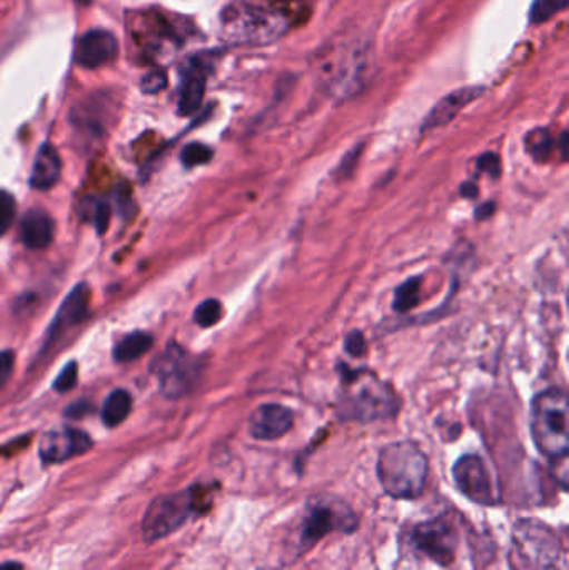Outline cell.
<instances>
[{
    "label": "cell",
    "mask_w": 569,
    "mask_h": 570,
    "mask_svg": "<svg viewBox=\"0 0 569 570\" xmlns=\"http://www.w3.org/2000/svg\"><path fill=\"white\" fill-rule=\"evenodd\" d=\"M204 92H206V76L203 70L190 69L180 87L179 102H177L180 116H193L197 112L203 104Z\"/></svg>",
    "instance_id": "obj_17"
},
{
    "label": "cell",
    "mask_w": 569,
    "mask_h": 570,
    "mask_svg": "<svg viewBox=\"0 0 569 570\" xmlns=\"http://www.w3.org/2000/svg\"><path fill=\"white\" fill-rule=\"evenodd\" d=\"M494 213V204H483V206L480 207V209L477 210V214L474 216L478 217V219L483 220L488 219V217L491 216V214Z\"/></svg>",
    "instance_id": "obj_33"
},
{
    "label": "cell",
    "mask_w": 569,
    "mask_h": 570,
    "mask_svg": "<svg viewBox=\"0 0 569 570\" xmlns=\"http://www.w3.org/2000/svg\"><path fill=\"white\" fill-rule=\"evenodd\" d=\"M337 414L343 421L374 422L393 419L400 412V399L390 384L366 368L343 367Z\"/></svg>",
    "instance_id": "obj_1"
},
{
    "label": "cell",
    "mask_w": 569,
    "mask_h": 570,
    "mask_svg": "<svg viewBox=\"0 0 569 570\" xmlns=\"http://www.w3.org/2000/svg\"><path fill=\"white\" fill-rule=\"evenodd\" d=\"M569 0H534L531 6V22L543 23L567 9Z\"/></svg>",
    "instance_id": "obj_22"
},
{
    "label": "cell",
    "mask_w": 569,
    "mask_h": 570,
    "mask_svg": "<svg viewBox=\"0 0 569 570\" xmlns=\"http://www.w3.org/2000/svg\"><path fill=\"white\" fill-rule=\"evenodd\" d=\"M453 479L461 494L480 505H493L498 502L497 492L491 484L490 472L483 459L474 454L458 459L453 468Z\"/></svg>",
    "instance_id": "obj_9"
},
{
    "label": "cell",
    "mask_w": 569,
    "mask_h": 570,
    "mask_svg": "<svg viewBox=\"0 0 569 570\" xmlns=\"http://www.w3.org/2000/svg\"><path fill=\"white\" fill-rule=\"evenodd\" d=\"M119 56V42L109 30L94 29L77 42L76 60L84 69H99Z\"/></svg>",
    "instance_id": "obj_11"
},
{
    "label": "cell",
    "mask_w": 569,
    "mask_h": 570,
    "mask_svg": "<svg viewBox=\"0 0 569 570\" xmlns=\"http://www.w3.org/2000/svg\"><path fill=\"white\" fill-rule=\"evenodd\" d=\"M130 411H133V397H130L129 392L117 389L107 397L106 404H104V424L107 428H117L129 417Z\"/></svg>",
    "instance_id": "obj_19"
},
{
    "label": "cell",
    "mask_w": 569,
    "mask_h": 570,
    "mask_svg": "<svg viewBox=\"0 0 569 570\" xmlns=\"http://www.w3.org/2000/svg\"><path fill=\"white\" fill-rule=\"evenodd\" d=\"M153 347V337L146 332H133L126 335L119 344L114 348V358L120 364L137 361V358L146 355L149 348Z\"/></svg>",
    "instance_id": "obj_18"
},
{
    "label": "cell",
    "mask_w": 569,
    "mask_h": 570,
    "mask_svg": "<svg viewBox=\"0 0 569 570\" xmlns=\"http://www.w3.org/2000/svg\"><path fill=\"white\" fill-rule=\"evenodd\" d=\"M223 317V305L216 298H207L194 312V321L200 327H213Z\"/></svg>",
    "instance_id": "obj_23"
},
{
    "label": "cell",
    "mask_w": 569,
    "mask_h": 570,
    "mask_svg": "<svg viewBox=\"0 0 569 570\" xmlns=\"http://www.w3.org/2000/svg\"><path fill=\"white\" fill-rule=\"evenodd\" d=\"M20 239L29 249H46L53 239V223L49 214L33 209L20 223Z\"/></svg>",
    "instance_id": "obj_16"
},
{
    "label": "cell",
    "mask_w": 569,
    "mask_h": 570,
    "mask_svg": "<svg viewBox=\"0 0 569 570\" xmlns=\"http://www.w3.org/2000/svg\"><path fill=\"white\" fill-rule=\"evenodd\" d=\"M62 173V160L56 147L46 144L40 147L33 160L32 174H30V186L37 190H49L59 183Z\"/></svg>",
    "instance_id": "obj_15"
},
{
    "label": "cell",
    "mask_w": 569,
    "mask_h": 570,
    "mask_svg": "<svg viewBox=\"0 0 569 570\" xmlns=\"http://www.w3.org/2000/svg\"><path fill=\"white\" fill-rule=\"evenodd\" d=\"M90 291L86 284H77L63 298L62 305L50 327V338L57 337L67 327L79 324L89 311Z\"/></svg>",
    "instance_id": "obj_14"
},
{
    "label": "cell",
    "mask_w": 569,
    "mask_h": 570,
    "mask_svg": "<svg viewBox=\"0 0 569 570\" xmlns=\"http://www.w3.org/2000/svg\"><path fill=\"white\" fill-rule=\"evenodd\" d=\"M210 159H213V149L199 142L189 144L180 153V163L186 167L203 166V164L209 163Z\"/></svg>",
    "instance_id": "obj_24"
},
{
    "label": "cell",
    "mask_w": 569,
    "mask_h": 570,
    "mask_svg": "<svg viewBox=\"0 0 569 570\" xmlns=\"http://www.w3.org/2000/svg\"><path fill=\"white\" fill-rule=\"evenodd\" d=\"M344 348H346L347 354L354 355V357H363L367 352L366 338L361 332H351L344 341Z\"/></svg>",
    "instance_id": "obj_30"
},
{
    "label": "cell",
    "mask_w": 569,
    "mask_h": 570,
    "mask_svg": "<svg viewBox=\"0 0 569 570\" xmlns=\"http://www.w3.org/2000/svg\"><path fill=\"white\" fill-rule=\"evenodd\" d=\"M166 86L167 76L166 72L160 69H156L153 70V72L147 73V76L143 79V83H140V87H143V90L146 94H157Z\"/></svg>",
    "instance_id": "obj_28"
},
{
    "label": "cell",
    "mask_w": 569,
    "mask_h": 570,
    "mask_svg": "<svg viewBox=\"0 0 569 570\" xmlns=\"http://www.w3.org/2000/svg\"><path fill=\"white\" fill-rule=\"evenodd\" d=\"M421 301V277H411L404 281L400 287L396 288L394 294L393 308L401 314H406L408 311H413Z\"/></svg>",
    "instance_id": "obj_20"
},
{
    "label": "cell",
    "mask_w": 569,
    "mask_h": 570,
    "mask_svg": "<svg viewBox=\"0 0 569 570\" xmlns=\"http://www.w3.org/2000/svg\"><path fill=\"white\" fill-rule=\"evenodd\" d=\"M90 412H92V404H90V402L77 401L69 405V409L66 411V415L70 419H82L86 417V415H89Z\"/></svg>",
    "instance_id": "obj_32"
},
{
    "label": "cell",
    "mask_w": 569,
    "mask_h": 570,
    "mask_svg": "<svg viewBox=\"0 0 569 570\" xmlns=\"http://www.w3.org/2000/svg\"><path fill=\"white\" fill-rule=\"evenodd\" d=\"M411 542L440 566H450L458 549V532L448 519H433L414 529Z\"/></svg>",
    "instance_id": "obj_8"
},
{
    "label": "cell",
    "mask_w": 569,
    "mask_h": 570,
    "mask_svg": "<svg viewBox=\"0 0 569 570\" xmlns=\"http://www.w3.org/2000/svg\"><path fill=\"white\" fill-rule=\"evenodd\" d=\"M204 505L203 491L199 489H187L183 492H173V494L159 495L150 502L143 521L144 541H160L167 535L183 528L189 518L200 514Z\"/></svg>",
    "instance_id": "obj_5"
},
{
    "label": "cell",
    "mask_w": 569,
    "mask_h": 570,
    "mask_svg": "<svg viewBox=\"0 0 569 570\" xmlns=\"http://www.w3.org/2000/svg\"><path fill=\"white\" fill-rule=\"evenodd\" d=\"M357 529V518L346 502L336 498H320L307 505L301 525V548L310 549L331 532H351Z\"/></svg>",
    "instance_id": "obj_6"
},
{
    "label": "cell",
    "mask_w": 569,
    "mask_h": 570,
    "mask_svg": "<svg viewBox=\"0 0 569 570\" xmlns=\"http://www.w3.org/2000/svg\"><path fill=\"white\" fill-rule=\"evenodd\" d=\"M200 367L203 365L189 352L179 345L170 344L166 352L154 361L153 372L159 379L163 394L177 399L186 395L196 385Z\"/></svg>",
    "instance_id": "obj_7"
},
{
    "label": "cell",
    "mask_w": 569,
    "mask_h": 570,
    "mask_svg": "<svg viewBox=\"0 0 569 570\" xmlns=\"http://www.w3.org/2000/svg\"><path fill=\"white\" fill-rule=\"evenodd\" d=\"M428 472L430 464L426 455L414 442H394L380 452L377 478L391 498H420L426 484Z\"/></svg>",
    "instance_id": "obj_3"
},
{
    "label": "cell",
    "mask_w": 569,
    "mask_h": 570,
    "mask_svg": "<svg viewBox=\"0 0 569 570\" xmlns=\"http://www.w3.org/2000/svg\"><path fill=\"white\" fill-rule=\"evenodd\" d=\"M220 36L236 46H267L290 30V20L276 10L256 3L233 2L224 7Z\"/></svg>",
    "instance_id": "obj_2"
},
{
    "label": "cell",
    "mask_w": 569,
    "mask_h": 570,
    "mask_svg": "<svg viewBox=\"0 0 569 570\" xmlns=\"http://www.w3.org/2000/svg\"><path fill=\"white\" fill-rule=\"evenodd\" d=\"M0 570H23V566L19 562H6V564L0 566Z\"/></svg>",
    "instance_id": "obj_35"
},
{
    "label": "cell",
    "mask_w": 569,
    "mask_h": 570,
    "mask_svg": "<svg viewBox=\"0 0 569 570\" xmlns=\"http://www.w3.org/2000/svg\"><path fill=\"white\" fill-rule=\"evenodd\" d=\"M484 87L471 86L463 87V89L454 90V92L448 94L447 97L440 100L436 106L431 109L424 119L423 126H421V132H430L433 129H440V127L450 124L464 107L470 106L473 100L478 97L483 96Z\"/></svg>",
    "instance_id": "obj_13"
},
{
    "label": "cell",
    "mask_w": 569,
    "mask_h": 570,
    "mask_svg": "<svg viewBox=\"0 0 569 570\" xmlns=\"http://www.w3.org/2000/svg\"><path fill=\"white\" fill-rule=\"evenodd\" d=\"M461 194H463L464 197H468V199H473V197L478 196V187L471 183L463 184V187H461Z\"/></svg>",
    "instance_id": "obj_34"
},
{
    "label": "cell",
    "mask_w": 569,
    "mask_h": 570,
    "mask_svg": "<svg viewBox=\"0 0 569 570\" xmlns=\"http://www.w3.org/2000/svg\"><path fill=\"white\" fill-rule=\"evenodd\" d=\"M16 219V200L6 190H0V237L12 227Z\"/></svg>",
    "instance_id": "obj_26"
},
{
    "label": "cell",
    "mask_w": 569,
    "mask_h": 570,
    "mask_svg": "<svg viewBox=\"0 0 569 570\" xmlns=\"http://www.w3.org/2000/svg\"><path fill=\"white\" fill-rule=\"evenodd\" d=\"M77 377H79V368H77L76 362H70L66 367L60 371V374L57 375L56 382H53V389L57 392H69L76 387Z\"/></svg>",
    "instance_id": "obj_27"
},
{
    "label": "cell",
    "mask_w": 569,
    "mask_h": 570,
    "mask_svg": "<svg viewBox=\"0 0 569 570\" xmlns=\"http://www.w3.org/2000/svg\"><path fill=\"white\" fill-rule=\"evenodd\" d=\"M16 367V355L12 351H0V389L10 381Z\"/></svg>",
    "instance_id": "obj_31"
},
{
    "label": "cell",
    "mask_w": 569,
    "mask_h": 570,
    "mask_svg": "<svg viewBox=\"0 0 569 570\" xmlns=\"http://www.w3.org/2000/svg\"><path fill=\"white\" fill-rule=\"evenodd\" d=\"M290 409L281 404H263L251 414L249 432L257 441H276L293 429Z\"/></svg>",
    "instance_id": "obj_12"
},
{
    "label": "cell",
    "mask_w": 569,
    "mask_h": 570,
    "mask_svg": "<svg viewBox=\"0 0 569 570\" xmlns=\"http://www.w3.org/2000/svg\"><path fill=\"white\" fill-rule=\"evenodd\" d=\"M524 142H527L528 154L538 163H547L551 153H553V137L547 129L533 130V132L528 134Z\"/></svg>",
    "instance_id": "obj_21"
},
{
    "label": "cell",
    "mask_w": 569,
    "mask_h": 570,
    "mask_svg": "<svg viewBox=\"0 0 569 570\" xmlns=\"http://www.w3.org/2000/svg\"><path fill=\"white\" fill-rule=\"evenodd\" d=\"M92 448V439L77 429L60 428L47 432L40 441V458L46 464H60Z\"/></svg>",
    "instance_id": "obj_10"
},
{
    "label": "cell",
    "mask_w": 569,
    "mask_h": 570,
    "mask_svg": "<svg viewBox=\"0 0 569 570\" xmlns=\"http://www.w3.org/2000/svg\"><path fill=\"white\" fill-rule=\"evenodd\" d=\"M569 405L567 392L550 389L541 392L531 404V435L538 451L553 462L568 458Z\"/></svg>",
    "instance_id": "obj_4"
},
{
    "label": "cell",
    "mask_w": 569,
    "mask_h": 570,
    "mask_svg": "<svg viewBox=\"0 0 569 570\" xmlns=\"http://www.w3.org/2000/svg\"><path fill=\"white\" fill-rule=\"evenodd\" d=\"M76 2L82 3V6H87V3L92 2V0H76Z\"/></svg>",
    "instance_id": "obj_36"
},
{
    "label": "cell",
    "mask_w": 569,
    "mask_h": 570,
    "mask_svg": "<svg viewBox=\"0 0 569 570\" xmlns=\"http://www.w3.org/2000/svg\"><path fill=\"white\" fill-rule=\"evenodd\" d=\"M477 167L480 173L488 174V176L494 177V179L501 176V160L497 154H483V156L478 159Z\"/></svg>",
    "instance_id": "obj_29"
},
{
    "label": "cell",
    "mask_w": 569,
    "mask_h": 570,
    "mask_svg": "<svg viewBox=\"0 0 569 570\" xmlns=\"http://www.w3.org/2000/svg\"><path fill=\"white\" fill-rule=\"evenodd\" d=\"M86 217H89L90 223L94 224L100 234L109 226L110 209L109 204L104 200L92 199L86 204Z\"/></svg>",
    "instance_id": "obj_25"
}]
</instances>
